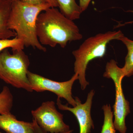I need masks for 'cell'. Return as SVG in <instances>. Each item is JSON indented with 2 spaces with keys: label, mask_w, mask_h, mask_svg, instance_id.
Returning <instances> with one entry per match:
<instances>
[{
  "label": "cell",
  "mask_w": 133,
  "mask_h": 133,
  "mask_svg": "<svg viewBox=\"0 0 133 133\" xmlns=\"http://www.w3.org/2000/svg\"><path fill=\"white\" fill-rule=\"evenodd\" d=\"M36 31L41 44L52 48L58 45L65 48L68 43L83 38L73 21L66 17L56 8H49L39 15Z\"/></svg>",
  "instance_id": "obj_1"
},
{
  "label": "cell",
  "mask_w": 133,
  "mask_h": 133,
  "mask_svg": "<svg viewBox=\"0 0 133 133\" xmlns=\"http://www.w3.org/2000/svg\"><path fill=\"white\" fill-rule=\"evenodd\" d=\"M12 1L9 28L14 31L16 37L22 42L24 47L45 52L47 49L39 42L37 35V20L41 12L51 7L49 4L33 5L21 0Z\"/></svg>",
  "instance_id": "obj_2"
},
{
  "label": "cell",
  "mask_w": 133,
  "mask_h": 133,
  "mask_svg": "<svg viewBox=\"0 0 133 133\" xmlns=\"http://www.w3.org/2000/svg\"><path fill=\"white\" fill-rule=\"evenodd\" d=\"M123 35L120 30L99 33L87 38L77 49L72 51L75 58L74 71L78 75L82 90H84L89 84L85 78L86 71L89 62L95 58L103 57L108 44L113 40H118Z\"/></svg>",
  "instance_id": "obj_3"
},
{
  "label": "cell",
  "mask_w": 133,
  "mask_h": 133,
  "mask_svg": "<svg viewBox=\"0 0 133 133\" xmlns=\"http://www.w3.org/2000/svg\"><path fill=\"white\" fill-rule=\"evenodd\" d=\"M7 49L0 52V79L7 84L30 92L33 91L28 77L30 61L23 50Z\"/></svg>",
  "instance_id": "obj_4"
},
{
  "label": "cell",
  "mask_w": 133,
  "mask_h": 133,
  "mask_svg": "<svg viewBox=\"0 0 133 133\" xmlns=\"http://www.w3.org/2000/svg\"><path fill=\"white\" fill-rule=\"evenodd\" d=\"M105 77L111 78L115 87V103L113 106L114 121L115 128L120 133H126V116L130 113L129 102L126 99L122 87V81L124 77L121 68L118 67L114 59L108 62L105 71L103 75Z\"/></svg>",
  "instance_id": "obj_5"
},
{
  "label": "cell",
  "mask_w": 133,
  "mask_h": 133,
  "mask_svg": "<svg viewBox=\"0 0 133 133\" xmlns=\"http://www.w3.org/2000/svg\"><path fill=\"white\" fill-rule=\"evenodd\" d=\"M28 77L33 91L51 92L57 95L58 98H64L73 107L76 106V101L72 97V89L74 82L78 79L77 74H74L70 80L62 82L53 81L29 71Z\"/></svg>",
  "instance_id": "obj_6"
},
{
  "label": "cell",
  "mask_w": 133,
  "mask_h": 133,
  "mask_svg": "<svg viewBox=\"0 0 133 133\" xmlns=\"http://www.w3.org/2000/svg\"><path fill=\"white\" fill-rule=\"evenodd\" d=\"M33 118L45 132L62 133L70 131V127L63 121V115L55 107V102L48 101L31 112Z\"/></svg>",
  "instance_id": "obj_7"
},
{
  "label": "cell",
  "mask_w": 133,
  "mask_h": 133,
  "mask_svg": "<svg viewBox=\"0 0 133 133\" xmlns=\"http://www.w3.org/2000/svg\"><path fill=\"white\" fill-rule=\"evenodd\" d=\"M94 94L95 91L94 90H91L88 94L86 101L84 104H82L78 97H76L75 100L76 105L73 108L69 107L67 105L62 104L60 98H57V104L58 108L63 111L71 112L76 116L79 125V133H90L91 129L94 128L91 110Z\"/></svg>",
  "instance_id": "obj_8"
},
{
  "label": "cell",
  "mask_w": 133,
  "mask_h": 133,
  "mask_svg": "<svg viewBox=\"0 0 133 133\" xmlns=\"http://www.w3.org/2000/svg\"><path fill=\"white\" fill-rule=\"evenodd\" d=\"M0 128L7 133H35L33 122L18 120L10 112L0 115Z\"/></svg>",
  "instance_id": "obj_9"
},
{
  "label": "cell",
  "mask_w": 133,
  "mask_h": 133,
  "mask_svg": "<svg viewBox=\"0 0 133 133\" xmlns=\"http://www.w3.org/2000/svg\"><path fill=\"white\" fill-rule=\"evenodd\" d=\"M12 4V0H0V39H10L16 36L8 26Z\"/></svg>",
  "instance_id": "obj_10"
},
{
  "label": "cell",
  "mask_w": 133,
  "mask_h": 133,
  "mask_svg": "<svg viewBox=\"0 0 133 133\" xmlns=\"http://www.w3.org/2000/svg\"><path fill=\"white\" fill-rule=\"evenodd\" d=\"M60 11L66 17L74 21L79 19L81 13L76 0H57Z\"/></svg>",
  "instance_id": "obj_11"
},
{
  "label": "cell",
  "mask_w": 133,
  "mask_h": 133,
  "mask_svg": "<svg viewBox=\"0 0 133 133\" xmlns=\"http://www.w3.org/2000/svg\"><path fill=\"white\" fill-rule=\"evenodd\" d=\"M125 44L128 50L124 67L121 68L124 77H129L133 75V41L124 35L119 38Z\"/></svg>",
  "instance_id": "obj_12"
},
{
  "label": "cell",
  "mask_w": 133,
  "mask_h": 133,
  "mask_svg": "<svg viewBox=\"0 0 133 133\" xmlns=\"http://www.w3.org/2000/svg\"><path fill=\"white\" fill-rule=\"evenodd\" d=\"M13 105V95L9 88L4 86L0 92V115L10 112Z\"/></svg>",
  "instance_id": "obj_13"
},
{
  "label": "cell",
  "mask_w": 133,
  "mask_h": 133,
  "mask_svg": "<svg viewBox=\"0 0 133 133\" xmlns=\"http://www.w3.org/2000/svg\"><path fill=\"white\" fill-rule=\"evenodd\" d=\"M104 112V123L101 133H115L113 122V112L112 111L110 105H104L102 107Z\"/></svg>",
  "instance_id": "obj_14"
},
{
  "label": "cell",
  "mask_w": 133,
  "mask_h": 133,
  "mask_svg": "<svg viewBox=\"0 0 133 133\" xmlns=\"http://www.w3.org/2000/svg\"><path fill=\"white\" fill-rule=\"evenodd\" d=\"M23 43L19 39L15 38L8 39H0V52L7 48H11L13 51L24 49Z\"/></svg>",
  "instance_id": "obj_15"
},
{
  "label": "cell",
  "mask_w": 133,
  "mask_h": 133,
  "mask_svg": "<svg viewBox=\"0 0 133 133\" xmlns=\"http://www.w3.org/2000/svg\"><path fill=\"white\" fill-rule=\"evenodd\" d=\"M23 2L33 5L49 4L52 8L58 7L57 0H21Z\"/></svg>",
  "instance_id": "obj_16"
},
{
  "label": "cell",
  "mask_w": 133,
  "mask_h": 133,
  "mask_svg": "<svg viewBox=\"0 0 133 133\" xmlns=\"http://www.w3.org/2000/svg\"><path fill=\"white\" fill-rule=\"evenodd\" d=\"M33 127H34V130H35V133H47L44 132L42 128L39 127L38 124L37 123L36 120L35 119H33ZM73 132V130H70L67 132H65L62 133H72Z\"/></svg>",
  "instance_id": "obj_17"
},
{
  "label": "cell",
  "mask_w": 133,
  "mask_h": 133,
  "mask_svg": "<svg viewBox=\"0 0 133 133\" xmlns=\"http://www.w3.org/2000/svg\"><path fill=\"white\" fill-rule=\"evenodd\" d=\"M91 0H79V6L81 13L85 11L90 4Z\"/></svg>",
  "instance_id": "obj_18"
},
{
  "label": "cell",
  "mask_w": 133,
  "mask_h": 133,
  "mask_svg": "<svg viewBox=\"0 0 133 133\" xmlns=\"http://www.w3.org/2000/svg\"><path fill=\"white\" fill-rule=\"evenodd\" d=\"M130 12H133V11H130ZM133 23V21H132V22H129L128 23Z\"/></svg>",
  "instance_id": "obj_19"
},
{
  "label": "cell",
  "mask_w": 133,
  "mask_h": 133,
  "mask_svg": "<svg viewBox=\"0 0 133 133\" xmlns=\"http://www.w3.org/2000/svg\"><path fill=\"white\" fill-rule=\"evenodd\" d=\"M0 133H1V132H0Z\"/></svg>",
  "instance_id": "obj_20"
}]
</instances>
